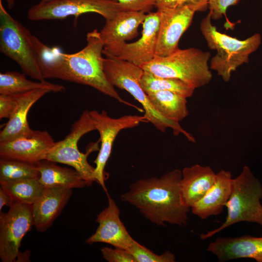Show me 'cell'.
Listing matches in <instances>:
<instances>
[{
  "instance_id": "obj_1",
  "label": "cell",
  "mask_w": 262,
  "mask_h": 262,
  "mask_svg": "<svg viewBox=\"0 0 262 262\" xmlns=\"http://www.w3.org/2000/svg\"><path fill=\"white\" fill-rule=\"evenodd\" d=\"M33 40L45 79H59L92 87L119 102L141 111L124 100L107 80L103 68L104 45L97 29L87 33L86 45L73 53L50 48L33 35Z\"/></svg>"
},
{
  "instance_id": "obj_2",
  "label": "cell",
  "mask_w": 262,
  "mask_h": 262,
  "mask_svg": "<svg viewBox=\"0 0 262 262\" xmlns=\"http://www.w3.org/2000/svg\"><path fill=\"white\" fill-rule=\"evenodd\" d=\"M181 177V171L175 169L160 178L138 180L130 185L121 199L136 208L146 219L158 226L165 223L186 226L191 208L182 202Z\"/></svg>"
},
{
  "instance_id": "obj_3",
  "label": "cell",
  "mask_w": 262,
  "mask_h": 262,
  "mask_svg": "<svg viewBox=\"0 0 262 262\" xmlns=\"http://www.w3.org/2000/svg\"><path fill=\"white\" fill-rule=\"evenodd\" d=\"M105 56L103 59V68L107 80L114 87L128 92L142 105L147 122L162 132L170 128L175 135L182 134L189 141L196 142L195 137L183 129L179 122L164 117L152 104L140 84L144 71L140 66L126 60Z\"/></svg>"
},
{
  "instance_id": "obj_4",
  "label": "cell",
  "mask_w": 262,
  "mask_h": 262,
  "mask_svg": "<svg viewBox=\"0 0 262 262\" xmlns=\"http://www.w3.org/2000/svg\"><path fill=\"white\" fill-rule=\"evenodd\" d=\"M211 19L209 13L200 23V30L208 47L217 51L211 60L210 68L228 82L232 72L248 63L249 55L260 47L262 37L256 33L246 39H238L218 32Z\"/></svg>"
},
{
  "instance_id": "obj_5",
  "label": "cell",
  "mask_w": 262,
  "mask_h": 262,
  "mask_svg": "<svg viewBox=\"0 0 262 262\" xmlns=\"http://www.w3.org/2000/svg\"><path fill=\"white\" fill-rule=\"evenodd\" d=\"M262 185L250 168L244 166L241 172L232 179L229 198L225 203L227 215L218 228L200 234L202 240L212 237L236 223L247 222L262 226Z\"/></svg>"
},
{
  "instance_id": "obj_6",
  "label": "cell",
  "mask_w": 262,
  "mask_h": 262,
  "mask_svg": "<svg viewBox=\"0 0 262 262\" xmlns=\"http://www.w3.org/2000/svg\"><path fill=\"white\" fill-rule=\"evenodd\" d=\"M211 54L196 48L178 49L164 57L155 56L140 66L156 76L180 80L194 89L208 84L213 76L208 61Z\"/></svg>"
},
{
  "instance_id": "obj_7",
  "label": "cell",
  "mask_w": 262,
  "mask_h": 262,
  "mask_svg": "<svg viewBox=\"0 0 262 262\" xmlns=\"http://www.w3.org/2000/svg\"><path fill=\"white\" fill-rule=\"evenodd\" d=\"M33 36L30 31L14 18L0 0V51L20 66L26 75L45 81L40 66Z\"/></svg>"
},
{
  "instance_id": "obj_8",
  "label": "cell",
  "mask_w": 262,
  "mask_h": 262,
  "mask_svg": "<svg viewBox=\"0 0 262 262\" xmlns=\"http://www.w3.org/2000/svg\"><path fill=\"white\" fill-rule=\"evenodd\" d=\"M95 130L96 126L90 111L85 110L72 124L70 132L64 139L55 143L46 160L72 166L85 180L87 186H90L96 180L94 177L95 167L89 164L87 157L97 145L95 144L86 153H83L78 148V142L83 135Z\"/></svg>"
},
{
  "instance_id": "obj_9",
  "label": "cell",
  "mask_w": 262,
  "mask_h": 262,
  "mask_svg": "<svg viewBox=\"0 0 262 262\" xmlns=\"http://www.w3.org/2000/svg\"><path fill=\"white\" fill-rule=\"evenodd\" d=\"M124 10L114 0H51L32 6L28 10V18L32 21L64 19L73 16L75 20L81 15L98 14L106 20L113 18Z\"/></svg>"
},
{
  "instance_id": "obj_10",
  "label": "cell",
  "mask_w": 262,
  "mask_h": 262,
  "mask_svg": "<svg viewBox=\"0 0 262 262\" xmlns=\"http://www.w3.org/2000/svg\"><path fill=\"white\" fill-rule=\"evenodd\" d=\"M96 128L99 132L101 143L99 152L94 163L96 164L94 177L98 183L107 193L105 185L104 169L112 152L114 142L118 133L122 130L135 127L142 122H147L144 115H124L114 118L110 117L107 112L102 110L90 111Z\"/></svg>"
},
{
  "instance_id": "obj_11",
  "label": "cell",
  "mask_w": 262,
  "mask_h": 262,
  "mask_svg": "<svg viewBox=\"0 0 262 262\" xmlns=\"http://www.w3.org/2000/svg\"><path fill=\"white\" fill-rule=\"evenodd\" d=\"M34 226L32 205L14 202L7 213H0V258L15 262L21 241Z\"/></svg>"
},
{
  "instance_id": "obj_12",
  "label": "cell",
  "mask_w": 262,
  "mask_h": 262,
  "mask_svg": "<svg viewBox=\"0 0 262 262\" xmlns=\"http://www.w3.org/2000/svg\"><path fill=\"white\" fill-rule=\"evenodd\" d=\"M160 22L159 11L149 12L143 23L142 36L136 41L126 42L103 54L130 62L140 66L151 61L156 56V47Z\"/></svg>"
},
{
  "instance_id": "obj_13",
  "label": "cell",
  "mask_w": 262,
  "mask_h": 262,
  "mask_svg": "<svg viewBox=\"0 0 262 262\" xmlns=\"http://www.w3.org/2000/svg\"><path fill=\"white\" fill-rule=\"evenodd\" d=\"M157 11L160 22L155 54L164 57L179 49V40L190 26L196 12L187 6Z\"/></svg>"
},
{
  "instance_id": "obj_14",
  "label": "cell",
  "mask_w": 262,
  "mask_h": 262,
  "mask_svg": "<svg viewBox=\"0 0 262 262\" xmlns=\"http://www.w3.org/2000/svg\"><path fill=\"white\" fill-rule=\"evenodd\" d=\"M108 204L97 216L98 226L91 236L85 240L87 244L103 243L128 250L135 241L120 218V210L108 192Z\"/></svg>"
},
{
  "instance_id": "obj_15",
  "label": "cell",
  "mask_w": 262,
  "mask_h": 262,
  "mask_svg": "<svg viewBox=\"0 0 262 262\" xmlns=\"http://www.w3.org/2000/svg\"><path fill=\"white\" fill-rule=\"evenodd\" d=\"M46 131H34L28 136L0 143V159H15L34 164L46 160L55 144Z\"/></svg>"
},
{
  "instance_id": "obj_16",
  "label": "cell",
  "mask_w": 262,
  "mask_h": 262,
  "mask_svg": "<svg viewBox=\"0 0 262 262\" xmlns=\"http://www.w3.org/2000/svg\"><path fill=\"white\" fill-rule=\"evenodd\" d=\"M146 16L142 12L122 10L113 18L106 20L99 32L103 50H110L135 38L138 34V28L143 23Z\"/></svg>"
},
{
  "instance_id": "obj_17",
  "label": "cell",
  "mask_w": 262,
  "mask_h": 262,
  "mask_svg": "<svg viewBox=\"0 0 262 262\" xmlns=\"http://www.w3.org/2000/svg\"><path fill=\"white\" fill-rule=\"evenodd\" d=\"M207 250L219 262L242 258L262 262V237H219L209 244Z\"/></svg>"
},
{
  "instance_id": "obj_18",
  "label": "cell",
  "mask_w": 262,
  "mask_h": 262,
  "mask_svg": "<svg viewBox=\"0 0 262 262\" xmlns=\"http://www.w3.org/2000/svg\"><path fill=\"white\" fill-rule=\"evenodd\" d=\"M72 195V189L46 188L42 196L32 205L34 226L44 232L60 215Z\"/></svg>"
},
{
  "instance_id": "obj_19",
  "label": "cell",
  "mask_w": 262,
  "mask_h": 262,
  "mask_svg": "<svg viewBox=\"0 0 262 262\" xmlns=\"http://www.w3.org/2000/svg\"><path fill=\"white\" fill-rule=\"evenodd\" d=\"M181 172L180 191L182 202L191 208L213 185L216 174L210 166L198 164L185 167Z\"/></svg>"
},
{
  "instance_id": "obj_20",
  "label": "cell",
  "mask_w": 262,
  "mask_h": 262,
  "mask_svg": "<svg viewBox=\"0 0 262 262\" xmlns=\"http://www.w3.org/2000/svg\"><path fill=\"white\" fill-rule=\"evenodd\" d=\"M232 179L229 171L218 172L212 187L191 208L193 214L202 220L221 214L230 195Z\"/></svg>"
},
{
  "instance_id": "obj_21",
  "label": "cell",
  "mask_w": 262,
  "mask_h": 262,
  "mask_svg": "<svg viewBox=\"0 0 262 262\" xmlns=\"http://www.w3.org/2000/svg\"><path fill=\"white\" fill-rule=\"evenodd\" d=\"M48 89H38L20 95L18 105L8 121L0 132V143L31 135L32 130L27 120L31 107L46 94Z\"/></svg>"
},
{
  "instance_id": "obj_22",
  "label": "cell",
  "mask_w": 262,
  "mask_h": 262,
  "mask_svg": "<svg viewBox=\"0 0 262 262\" xmlns=\"http://www.w3.org/2000/svg\"><path fill=\"white\" fill-rule=\"evenodd\" d=\"M56 163L44 160L37 165L40 182L46 188H82L87 186L85 180L74 169L63 167Z\"/></svg>"
},
{
  "instance_id": "obj_23",
  "label": "cell",
  "mask_w": 262,
  "mask_h": 262,
  "mask_svg": "<svg viewBox=\"0 0 262 262\" xmlns=\"http://www.w3.org/2000/svg\"><path fill=\"white\" fill-rule=\"evenodd\" d=\"M38 89H48L51 92H64L62 85L47 81L34 82L27 79L26 75L16 71H6L0 73V94L17 95Z\"/></svg>"
},
{
  "instance_id": "obj_24",
  "label": "cell",
  "mask_w": 262,
  "mask_h": 262,
  "mask_svg": "<svg viewBox=\"0 0 262 262\" xmlns=\"http://www.w3.org/2000/svg\"><path fill=\"white\" fill-rule=\"evenodd\" d=\"M152 104L163 116L180 122L189 114L186 98L169 91H160L147 94Z\"/></svg>"
},
{
  "instance_id": "obj_25",
  "label": "cell",
  "mask_w": 262,
  "mask_h": 262,
  "mask_svg": "<svg viewBox=\"0 0 262 262\" xmlns=\"http://www.w3.org/2000/svg\"><path fill=\"white\" fill-rule=\"evenodd\" d=\"M15 202L32 205L43 194L46 188L39 178L0 183Z\"/></svg>"
},
{
  "instance_id": "obj_26",
  "label": "cell",
  "mask_w": 262,
  "mask_h": 262,
  "mask_svg": "<svg viewBox=\"0 0 262 262\" xmlns=\"http://www.w3.org/2000/svg\"><path fill=\"white\" fill-rule=\"evenodd\" d=\"M140 84L147 94L157 91H169L186 98L192 97L195 90L180 80L159 77L145 71L141 78Z\"/></svg>"
},
{
  "instance_id": "obj_27",
  "label": "cell",
  "mask_w": 262,
  "mask_h": 262,
  "mask_svg": "<svg viewBox=\"0 0 262 262\" xmlns=\"http://www.w3.org/2000/svg\"><path fill=\"white\" fill-rule=\"evenodd\" d=\"M39 177L36 164L15 159H0V183Z\"/></svg>"
},
{
  "instance_id": "obj_28",
  "label": "cell",
  "mask_w": 262,
  "mask_h": 262,
  "mask_svg": "<svg viewBox=\"0 0 262 262\" xmlns=\"http://www.w3.org/2000/svg\"><path fill=\"white\" fill-rule=\"evenodd\" d=\"M134 258L135 262H175V255L166 251L158 255L145 246L135 241L127 250Z\"/></svg>"
},
{
  "instance_id": "obj_29",
  "label": "cell",
  "mask_w": 262,
  "mask_h": 262,
  "mask_svg": "<svg viewBox=\"0 0 262 262\" xmlns=\"http://www.w3.org/2000/svg\"><path fill=\"white\" fill-rule=\"evenodd\" d=\"M209 0H156L157 10L187 6L195 12L205 11L209 6Z\"/></svg>"
},
{
  "instance_id": "obj_30",
  "label": "cell",
  "mask_w": 262,
  "mask_h": 262,
  "mask_svg": "<svg viewBox=\"0 0 262 262\" xmlns=\"http://www.w3.org/2000/svg\"><path fill=\"white\" fill-rule=\"evenodd\" d=\"M100 251L103 258L108 262H135L129 252L123 248L103 247Z\"/></svg>"
},
{
  "instance_id": "obj_31",
  "label": "cell",
  "mask_w": 262,
  "mask_h": 262,
  "mask_svg": "<svg viewBox=\"0 0 262 262\" xmlns=\"http://www.w3.org/2000/svg\"><path fill=\"white\" fill-rule=\"evenodd\" d=\"M20 94H0V119H9L16 110Z\"/></svg>"
},
{
  "instance_id": "obj_32",
  "label": "cell",
  "mask_w": 262,
  "mask_h": 262,
  "mask_svg": "<svg viewBox=\"0 0 262 262\" xmlns=\"http://www.w3.org/2000/svg\"><path fill=\"white\" fill-rule=\"evenodd\" d=\"M119 2L124 10L148 13L155 7L156 0H114Z\"/></svg>"
},
{
  "instance_id": "obj_33",
  "label": "cell",
  "mask_w": 262,
  "mask_h": 262,
  "mask_svg": "<svg viewBox=\"0 0 262 262\" xmlns=\"http://www.w3.org/2000/svg\"><path fill=\"white\" fill-rule=\"evenodd\" d=\"M240 0H209V6L211 18L217 20L225 15L227 8L237 4Z\"/></svg>"
},
{
  "instance_id": "obj_34",
  "label": "cell",
  "mask_w": 262,
  "mask_h": 262,
  "mask_svg": "<svg viewBox=\"0 0 262 262\" xmlns=\"http://www.w3.org/2000/svg\"><path fill=\"white\" fill-rule=\"evenodd\" d=\"M14 202L10 196L2 188H0V211L5 205L10 207Z\"/></svg>"
},
{
  "instance_id": "obj_35",
  "label": "cell",
  "mask_w": 262,
  "mask_h": 262,
  "mask_svg": "<svg viewBox=\"0 0 262 262\" xmlns=\"http://www.w3.org/2000/svg\"><path fill=\"white\" fill-rule=\"evenodd\" d=\"M8 8L11 10L15 5V0H6Z\"/></svg>"
},
{
  "instance_id": "obj_36",
  "label": "cell",
  "mask_w": 262,
  "mask_h": 262,
  "mask_svg": "<svg viewBox=\"0 0 262 262\" xmlns=\"http://www.w3.org/2000/svg\"><path fill=\"white\" fill-rule=\"evenodd\" d=\"M51 0H41L40 1L41 2H47V1H50Z\"/></svg>"
}]
</instances>
